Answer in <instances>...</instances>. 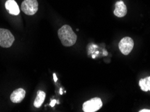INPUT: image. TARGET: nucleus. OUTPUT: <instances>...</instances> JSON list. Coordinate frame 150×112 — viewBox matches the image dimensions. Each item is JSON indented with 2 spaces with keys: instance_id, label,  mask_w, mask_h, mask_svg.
Wrapping results in <instances>:
<instances>
[{
  "instance_id": "obj_1",
  "label": "nucleus",
  "mask_w": 150,
  "mask_h": 112,
  "mask_svg": "<svg viewBox=\"0 0 150 112\" xmlns=\"http://www.w3.org/2000/svg\"><path fill=\"white\" fill-rule=\"evenodd\" d=\"M58 34L62 44L64 47H72L76 43L77 36L70 26L64 25L62 26L59 29Z\"/></svg>"
},
{
  "instance_id": "obj_2",
  "label": "nucleus",
  "mask_w": 150,
  "mask_h": 112,
  "mask_svg": "<svg viewBox=\"0 0 150 112\" xmlns=\"http://www.w3.org/2000/svg\"><path fill=\"white\" fill-rule=\"evenodd\" d=\"M14 41V36L10 30L0 28V46L3 48H9Z\"/></svg>"
},
{
  "instance_id": "obj_3",
  "label": "nucleus",
  "mask_w": 150,
  "mask_h": 112,
  "mask_svg": "<svg viewBox=\"0 0 150 112\" xmlns=\"http://www.w3.org/2000/svg\"><path fill=\"white\" fill-rule=\"evenodd\" d=\"M103 105L100 98L95 97L85 102L83 105V110L85 112H95L98 111Z\"/></svg>"
},
{
  "instance_id": "obj_4",
  "label": "nucleus",
  "mask_w": 150,
  "mask_h": 112,
  "mask_svg": "<svg viewBox=\"0 0 150 112\" xmlns=\"http://www.w3.org/2000/svg\"><path fill=\"white\" fill-rule=\"evenodd\" d=\"M21 10L26 15H34L38 10V2L37 0H25L21 4Z\"/></svg>"
},
{
  "instance_id": "obj_5",
  "label": "nucleus",
  "mask_w": 150,
  "mask_h": 112,
  "mask_svg": "<svg viewBox=\"0 0 150 112\" xmlns=\"http://www.w3.org/2000/svg\"><path fill=\"white\" fill-rule=\"evenodd\" d=\"M134 47V41L131 37H125L120 41L118 48L124 55H128L132 51Z\"/></svg>"
},
{
  "instance_id": "obj_6",
  "label": "nucleus",
  "mask_w": 150,
  "mask_h": 112,
  "mask_svg": "<svg viewBox=\"0 0 150 112\" xmlns=\"http://www.w3.org/2000/svg\"><path fill=\"white\" fill-rule=\"evenodd\" d=\"M26 95V91L25 89L20 88L14 90L10 95V100L15 104L21 103L24 99Z\"/></svg>"
},
{
  "instance_id": "obj_7",
  "label": "nucleus",
  "mask_w": 150,
  "mask_h": 112,
  "mask_svg": "<svg viewBox=\"0 0 150 112\" xmlns=\"http://www.w3.org/2000/svg\"><path fill=\"white\" fill-rule=\"evenodd\" d=\"M114 14L116 16L118 17H122L127 14V6L122 1H118L115 3V10Z\"/></svg>"
},
{
  "instance_id": "obj_8",
  "label": "nucleus",
  "mask_w": 150,
  "mask_h": 112,
  "mask_svg": "<svg viewBox=\"0 0 150 112\" xmlns=\"http://www.w3.org/2000/svg\"><path fill=\"white\" fill-rule=\"evenodd\" d=\"M6 8L10 14L18 16L20 14V9L14 0H8L5 4Z\"/></svg>"
},
{
  "instance_id": "obj_9",
  "label": "nucleus",
  "mask_w": 150,
  "mask_h": 112,
  "mask_svg": "<svg viewBox=\"0 0 150 112\" xmlns=\"http://www.w3.org/2000/svg\"><path fill=\"white\" fill-rule=\"evenodd\" d=\"M45 99V93L43 91H38L37 92V97L34 102V105L35 107L39 108L40 107Z\"/></svg>"
},
{
  "instance_id": "obj_10",
  "label": "nucleus",
  "mask_w": 150,
  "mask_h": 112,
  "mask_svg": "<svg viewBox=\"0 0 150 112\" xmlns=\"http://www.w3.org/2000/svg\"><path fill=\"white\" fill-rule=\"evenodd\" d=\"M139 85L143 91L147 92L150 91V77L140 79L139 82Z\"/></svg>"
},
{
  "instance_id": "obj_11",
  "label": "nucleus",
  "mask_w": 150,
  "mask_h": 112,
  "mask_svg": "<svg viewBox=\"0 0 150 112\" xmlns=\"http://www.w3.org/2000/svg\"><path fill=\"white\" fill-rule=\"evenodd\" d=\"M56 103H57V101L56 99H53V100H52V102H51V103H50V105L52 107H54Z\"/></svg>"
},
{
  "instance_id": "obj_12",
  "label": "nucleus",
  "mask_w": 150,
  "mask_h": 112,
  "mask_svg": "<svg viewBox=\"0 0 150 112\" xmlns=\"http://www.w3.org/2000/svg\"><path fill=\"white\" fill-rule=\"evenodd\" d=\"M53 76H54V81H55V82H56V81H58V77H57L56 73L53 74Z\"/></svg>"
},
{
  "instance_id": "obj_13",
  "label": "nucleus",
  "mask_w": 150,
  "mask_h": 112,
  "mask_svg": "<svg viewBox=\"0 0 150 112\" xmlns=\"http://www.w3.org/2000/svg\"><path fill=\"white\" fill-rule=\"evenodd\" d=\"M139 111V112H150V109H142V110H140Z\"/></svg>"
},
{
  "instance_id": "obj_14",
  "label": "nucleus",
  "mask_w": 150,
  "mask_h": 112,
  "mask_svg": "<svg viewBox=\"0 0 150 112\" xmlns=\"http://www.w3.org/2000/svg\"><path fill=\"white\" fill-rule=\"evenodd\" d=\"M59 94H60V95H62L63 94V92H62V89H59Z\"/></svg>"
}]
</instances>
